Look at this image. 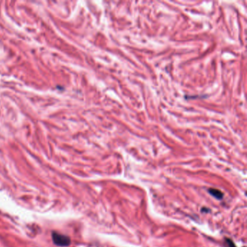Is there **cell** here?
Here are the masks:
<instances>
[{
    "instance_id": "6da1fadb",
    "label": "cell",
    "mask_w": 247,
    "mask_h": 247,
    "mask_svg": "<svg viewBox=\"0 0 247 247\" xmlns=\"http://www.w3.org/2000/svg\"><path fill=\"white\" fill-rule=\"evenodd\" d=\"M51 237L54 244L59 246H68L71 244V238L65 235L60 234L57 232H53Z\"/></svg>"
},
{
    "instance_id": "3957f363",
    "label": "cell",
    "mask_w": 247,
    "mask_h": 247,
    "mask_svg": "<svg viewBox=\"0 0 247 247\" xmlns=\"http://www.w3.org/2000/svg\"><path fill=\"white\" fill-rule=\"evenodd\" d=\"M226 243H227V244H228V247H236V245H235V243H233V242L232 241V240L231 239H226Z\"/></svg>"
},
{
    "instance_id": "7a4b0ae2",
    "label": "cell",
    "mask_w": 247,
    "mask_h": 247,
    "mask_svg": "<svg viewBox=\"0 0 247 247\" xmlns=\"http://www.w3.org/2000/svg\"><path fill=\"white\" fill-rule=\"evenodd\" d=\"M209 192L212 196H213L218 199H221L223 197V193L218 189H215V188H210L209 190Z\"/></svg>"
}]
</instances>
